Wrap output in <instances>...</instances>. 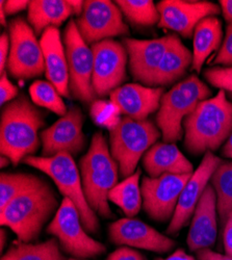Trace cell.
Wrapping results in <instances>:
<instances>
[{
  "label": "cell",
  "instance_id": "6",
  "mask_svg": "<svg viewBox=\"0 0 232 260\" xmlns=\"http://www.w3.org/2000/svg\"><path fill=\"white\" fill-rule=\"evenodd\" d=\"M22 162L45 173L54 181L64 198H68L76 206L81 223L89 233H96L99 230L98 218L84 196L80 172L72 155L68 153L50 157L32 155Z\"/></svg>",
  "mask_w": 232,
  "mask_h": 260
},
{
  "label": "cell",
  "instance_id": "32",
  "mask_svg": "<svg viewBox=\"0 0 232 260\" xmlns=\"http://www.w3.org/2000/svg\"><path fill=\"white\" fill-rule=\"evenodd\" d=\"M90 115L98 126L108 128L109 130L116 127L121 121V112L119 107L111 100H96L93 102L91 105Z\"/></svg>",
  "mask_w": 232,
  "mask_h": 260
},
{
  "label": "cell",
  "instance_id": "17",
  "mask_svg": "<svg viewBox=\"0 0 232 260\" xmlns=\"http://www.w3.org/2000/svg\"><path fill=\"white\" fill-rule=\"evenodd\" d=\"M110 240L115 245L131 247L155 253H168L176 243L146 223L134 219H120L110 225Z\"/></svg>",
  "mask_w": 232,
  "mask_h": 260
},
{
  "label": "cell",
  "instance_id": "15",
  "mask_svg": "<svg viewBox=\"0 0 232 260\" xmlns=\"http://www.w3.org/2000/svg\"><path fill=\"white\" fill-rule=\"evenodd\" d=\"M156 7L160 15L157 26L176 31L186 39L194 36L200 21L222 12L217 4L210 2L162 0Z\"/></svg>",
  "mask_w": 232,
  "mask_h": 260
},
{
  "label": "cell",
  "instance_id": "27",
  "mask_svg": "<svg viewBox=\"0 0 232 260\" xmlns=\"http://www.w3.org/2000/svg\"><path fill=\"white\" fill-rule=\"evenodd\" d=\"M141 174V170H137L132 175L126 177L113 187L109 193V200L120 207L127 215V218L137 215L143 205L142 189L140 186Z\"/></svg>",
  "mask_w": 232,
  "mask_h": 260
},
{
  "label": "cell",
  "instance_id": "25",
  "mask_svg": "<svg viewBox=\"0 0 232 260\" xmlns=\"http://www.w3.org/2000/svg\"><path fill=\"white\" fill-rule=\"evenodd\" d=\"M194 49L192 69L201 72L204 62L217 51L222 43L223 30L221 20L215 16L207 17L200 21L194 31Z\"/></svg>",
  "mask_w": 232,
  "mask_h": 260
},
{
  "label": "cell",
  "instance_id": "2",
  "mask_svg": "<svg viewBox=\"0 0 232 260\" xmlns=\"http://www.w3.org/2000/svg\"><path fill=\"white\" fill-rule=\"evenodd\" d=\"M184 147L194 155L213 152L232 133V102L226 92L201 101L183 121Z\"/></svg>",
  "mask_w": 232,
  "mask_h": 260
},
{
  "label": "cell",
  "instance_id": "3",
  "mask_svg": "<svg viewBox=\"0 0 232 260\" xmlns=\"http://www.w3.org/2000/svg\"><path fill=\"white\" fill-rule=\"evenodd\" d=\"M84 196L91 208L104 219H112L109 193L118 184L120 168L101 132L96 133L88 152L79 161Z\"/></svg>",
  "mask_w": 232,
  "mask_h": 260
},
{
  "label": "cell",
  "instance_id": "10",
  "mask_svg": "<svg viewBox=\"0 0 232 260\" xmlns=\"http://www.w3.org/2000/svg\"><path fill=\"white\" fill-rule=\"evenodd\" d=\"M69 68V86L73 97L83 103L96 101L92 76L94 56L92 49L80 36L76 22L69 21L62 36Z\"/></svg>",
  "mask_w": 232,
  "mask_h": 260
},
{
  "label": "cell",
  "instance_id": "19",
  "mask_svg": "<svg viewBox=\"0 0 232 260\" xmlns=\"http://www.w3.org/2000/svg\"><path fill=\"white\" fill-rule=\"evenodd\" d=\"M217 196L212 184L205 188L194 211L186 243L192 252L212 248L218 236Z\"/></svg>",
  "mask_w": 232,
  "mask_h": 260
},
{
  "label": "cell",
  "instance_id": "14",
  "mask_svg": "<svg viewBox=\"0 0 232 260\" xmlns=\"http://www.w3.org/2000/svg\"><path fill=\"white\" fill-rule=\"evenodd\" d=\"M84 117L80 108L71 105L65 116L40 134L42 156L50 157L59 153L77 155L86 145L83 134Z\"/></svg>",
  "mask_w": 232,
  "mask_h": 260
},
{
  "label": "cell",
  "instance_id": "31",
  "mask_svg": "<svg viewBox=\"0 0 232 260\" xmlns=\"http://www.w3.org/2000/svg\"><path fill=\"white\" fill-rule=\"evenodd\" d=\"M30 99L34 104L45 107L50 112L62 117L68 112L67 106L62 101L60 94L55 86L49 81L37 80L29 88Z\"/></svg>",
  "mask_w": 232,
  "mask_h": 260
},
{
  "label": "cell",
  "instance_id": "29",
  "mask_svg": "<svg viewBox=\"0 0 232 260\" xmlns=\"http://www.w3.org/2000/svg\"><path fill=\"white\" fill-rule=\"evenodd\" d=\"M45 182L44 179L27 173H6L0 176V210L19 194Z\"/></svg>",
  "mask_w": 232,
  "mask_h": 260
},
{
  "label": "cell",
  "instance_id": "50",
  "mask_svg": "<svg viewBox=\"0 0 232 260\" xmlns=\"http://www.w3.org/2000/svg\"><path fill=\"white\" fill-rule=\"evenodd\" d=\"M230 95V98H232V94H229Z\"/></svg>",
  "mask_w": 232,
  "mask_h": 260
},
{
  "label": "cell",
  "instance_id": "9",
  "mask_svg": "<svg viewBox=\"0 0 232 260\" xmlns=\"http://www.w3.org/2000/svg\"><path fill=\"white\" fill-rule=\"evenodd\" d=\"M11 50L7 70L16 79L27 80L45 72L43 50L32 27L23 18L13 19L10 25Z\"/></svg>",
  "mask_w": 232,
  "mask_h": 260
},
{
  "label": "cell",
  "instance_id": "7",
  "mask_svg": "<svg viewBox=\"0 0 232 260\" xmlns=\"http://www.w3.org/2000/svg\"><path fill=\"white\" fill-rule=\"evenodd\" d=\"M160 136V130L151 121H138L128 117L121 119L110 130L111 153L124 178L134 174L140 158L156 144Z\"/></svg>",
  "mask_w": 232,
  "mask_h": 260
},
{
  "label": "cell",
  "instance_id": "24",
  "mask_svg": "<svg viewBox=\"0 0 232 260\" xmlns=\"http://www.w3.org/2000/svg\"><path fill=\"white\" fill-rule=\"evenodd\" d=\"M27 20L37 36H42L47 28H58L73 15L68 0H32L29 2Z\"/></svg>",
  "mask_w": 232,
  "mask_h": 260
},
{
  "label": "cell",
  "instance_id": "37",
  "mask_svg": "<svg viewBox=\"0 0 232 260\" xmlns=\"http://www.w3.org/2000/svg\"><path fill=\"white\" fill-rule=\"evenodd\" d=\"M11 50V39L10 35L4 32L0 37V73L6 72V67L8 63V58Z\"/></svg>",
  "mask_w": 232,
  "mask_h": 260
},
{
  "label": "cell",
  "instance_id": "36",
  "mask_svg": "<svg viewBox=\"0 0 232 260\" xmlns=\"http://www.w3.org/2000/svg\"><path fill=\"white\" fill-rule=\"evenodd\" d=\"M107 260H145L144 256L128 247H121L109 255Z\"/></svg>",
  "mask_w": 232,
  "mask_h": 260
},
{
  "label": "cell",
  "instance_id": "40",
  "mask_svg": "<svg viewBox=\"0 0 232 260\" xmlns=\"http://www.w3.org/2000/svg\"><path fill=\"white\" fill-rule=\"evenodd\" d=\"M196 253L198 260H232V256L221 254L210 249H203Z\"/></svg>",
  "mask_w": 232,
  "mask_h": 260
},
{
  "label": "cell",
  "instance_id": "39",
  "mask_svg": "<svg viewBox=\"0 0 232 260\" xmlns=\"http://www.w3.org/2000/svg\"><path fill=\"white\" fill-rule=\"evenodd\" d=\"M3 4L7 15H14L24 10H28L29 2L26 0H7V2H0Z\"/></svg>",
  "mask_w": 232,
  "mask_h": 260
},
{
  "label": "cell",
  "instance_id": "4",
  "mask_svg": "<svg viewBox=\"0 0 232 260\" xmlns=\"http://www.w3.org/2000/svg\"><path fill=\"white\" fill-rule=\"evenodd\" d=\"M57 207L56 194L45 181L19 194L2 209L0 223L3 227L11 228L19 241L31 243L37 240Z\"/></svg>",
  "mask_w": 232,
  "mask_h": 260
},
{
  "label": "cell",
  "instance_id": "34",
  "mask_svg": "<svg viewBox=\"0 0 232 260\" xmlns=\"http://www.w3.org/2000/svg\"><path fill=\"white\" fill-rule=\"evenodd\" d=\"M214 64H219L226 68H232V22L228 23L226 28V36L223 45L219 50L216 58L213 61Z\"/></svg>",
  "mask_w": 232,
  "mask_h": 260
},
{
  "label": "cell",
  "instance_id": "35",
  "mask_svg": "<svg viewBox=\"0 0 232 260\" xmlns=\"http://www.w3.org/2000/svg\"><path fill=\"white\" fill-rule=\"evenodd\" d=\"M19 95V90L15 84L11 82L7 72L2 74L0 78V103L5 106L7 103L16 99Z\"/></svg>",
  "mask_w": 232,
  "mask_h": 260
},
{
  "label": "cell",
  "instance_id": "38",
  "mask_svg": "<svg viewBox=\"0 0 232 260\" xmlns=\"http://www.w3.org/2000/svg\"><path fill=\"white\" fill-rule=\"evenodd\" d=\"M223 243L224 250L227 255L232 256V212L227 216V220L224 224L223 232Z\"/></svg>",
  "mask_w": 232,
  "mask_h": 260
},
{
  "label": "cell",
  "instance_id": "5",
  "mask_svg": "<svg viewBox=\"0 0 232 260\" xmlns=\"http://www.w3.org/2000/svg\"><path fill=\"white\" fill-rule=\"evenodd\" d=\"M212 91L197 76L191 75L164 93L156 115V124L163 142L176 143L183 136L182 123L198 104L208 99Z\"/></svg>",
  "mask_w": 232,
  "mask_h": 260
},
{
  "label": "cell",
  "instance_id": "11",
  "mask_svg": "<svg viewBox=\"0 0 232 260\" xmlns=\"http://www.w3.org/2000/svg\"><path fill=\"white\" fill-rule=\"evenodd\" d=\"M122 15L119 7L110 0H88L75 22L84 42L94 45L114 37L128 35L129 28Z\"/></svg>",
  "mask_w": 232,
  "mask_h": 260
},
{
  "label": "cell",
  "instance_id": "47",
  "mask_svg": "<svg viewBox=\"0 0 232 260\" xmlns=\"http://www.w3.org/2000/svg\"><path fill=\"white\" fill-rule=\"evenodd\" d=\"M10 162H12V161H11V159L9 157L2 155V169L8 167L10 165Z\"/></svg>",
  "mask_w": 232,
  "mask_h": 260
},
{
  "label": "cell",
  "instance_id": "18",
  "mask_svg": "<svg viewBox=\"0 0 232 260\" xmlns=\"http://www.w3.org/2000/svg\"><path fill=\"white\" fill-rule=\"evenodd\" d=\"M173 36L154 40H136L126 38L123 45L129 57V70L132 77L145 85L153 86L159 63L170 47Z\"/></svg>",
  "mask_w": 232,
  "mask_h": 260
},
{
  "label": "cell",
  "instance_id": "23",
  "mask_svg": "<svg viewBox=\"0 0 232 260\" xmlns=\"http://www.w3.org/2000/svg\"><path fill=\"white\" fill-rule=\"evenodd\" d=\"M191 63H193V52L182 44L177 36H174L156 70L153 86L162 88L176 82L184 76Z\"/></svg>",
  "mask_w": 232,
  "mask_h": 260
},
{
  "label": "cell",
  "instance_id": "12",
  "mask_svg": "<svg viewBox=\"0 0 232 260\" xmlns=\"http://www.w3.org/2000/svg\"><path fill=\"white\" fill-rule=\"evenodd\" d=\"M94 56L92 83L97 97L111 95L126 80L128 53L125 46L113 39L91 47Z\"/></svg>",
  "mask_w": 232,
  "mask_h": 260
},
{
  "label": "cell",
  "instance_id": "41",
  "mask_svg": "<svg viewBox=\"0 0 232 260\" xmlns=\"http://www.w3.org/2000/svg\"><path fill=\"white\" fill-rule=\"evenodd\" d=\"M220 6L226 22H232V0H221Z\"/></svg>",
  "mask_w": 232,
  "mask_h": 260
},
{
  "label": "cell",
  "instance_id": "16",
  "mask_svg": "<svg viewBox=\"0 0 232 260\" xmlns=\"http://www.w3.org/2000/svg\"><path fill=\"white\" fill-rule=\"evenodd\" d=\"M221 162L222 159L210 151L204 154L200 166L194 171L180 194L175 213L168 226L167 234H177L193 218L197 204Z\"/></svg>",
  "mask_w": 232,
  "mask_h": 260
},
{
  "label": "cell",
  "instance_id": "21",
  "mask_svg": "<svg viewBox=\"0 0 232 260\" xmlns=\"http://www.w3.org/2000/svg\"><path fill=\"white\" fill-rule=\"evenodd\" d=\"M40 44L44 55L46 78L55 86L60 96L69 98V68L59 29L56 27L47 28L41 36Z\"/></svg>",
  "mask_w": 232,
  "mask_h": 260
},
{
  "label": "cell",
  "instance_id": "43",
  "mask_svg": "<svg viewBox=\"0 0 232 260\" xmlns=\"http://www.w3.org/2000/svg\"><path fill=\"white\" fill-rule=\"evenodd\" d=\"M84 3L86 2H81V0H68V4L72 9L73 15L79 17L82 14L84 9Z\"/></svg>",
  "mask_w": 232,
  "mask_h": 260
},
{
  "label": "cell",
  "instance_id": "28",
  "mask_svg": "<svg viewBox=\"0 0 232 260\" xmlns=\"http://www.w3.org/2000/svg\"><path fill=\"white\" fill-rule=\"evenodd\" d=\"M209 183L215 189L218 214L221 225L224 226L227 216L232 212V161H222Z\"/></svg>",
  "mask_w": 232,
  "mask_h": 260
},
{
  "label": "cell",
  "instance_id": "26",
  "mask_svg": "<svg viewBox=\"0 0 232 260\" xmlns=\"http://www.w3.org/2000/svg\"><path fill=\"white\" fill-rule=\"evenodd\" d=\"M2 260H67L55 237L42 243L16 241L3 255Z\"/></svg>",
  "mask_w": 232,
  "mask_h": 260
},
{
  "label": "cell",
  "instance_id": "44",
  "mask_svg": "<svg viewBox=\"0 0 232 260\" xmlns=\"http://www.w3.org/2000/svg\"><path fill=\"white\" fill-rule=\"evenodd\" d=\"M0 249H2V253H4V249L6 246V240H8V233L5 228H2L0 230Z\"/></svg>",
  "mask_w": 232,
  "mask_h": 260
},
{
  "label": "cell",
  "instance_id": "33",
  "mask_svg": "<svg viewBox=\"0 0 232 260\" xmlns=\"http://www.w3.org/2000/svg\"><path fill=\"white\" fill-rule=\"evenodd\" d=\"M204 77L215 88H218L225 92L227 91L229 94H232V68H208L204 72Z\"/></svg>",
  "mask_w": 232,
  "mask_h": 260
},
{
  "label": "cell",
  "instance_id": "48",
  "mask_svg": "<svg viewBox=\"0 0 232 260\" xmlns=\"http://www.w3.org/2000/svg\"><path fill=\"white\" fill-rule=\"evenodd\" d=\"M224 156H226V157H229V158H231V159H232V151H231V152H229V153L225 154Z\"/></svg>",
  "mask_w": 232,
  "mask_h": 260
},
{
  "label": "cell",
  "instance_id": "20",
  "mask_svg": "<svg viewBox=\"0 0 232 260\" xmlns=\"http://www.w3.org/2000/svg\"><path fill=\"white\" fill-rule=\"evenodd\" d=\"M163 88H151L138 83L121 85L110 97L121 115L134 120H147L148 116L159 110Z\"/></svg>",
  "mask_w": 232,
  "mask_h": 260
},
{
  "label": "cell",
  "instance_id": "42",
  "mask_svg": "<svg viewBox=\"0 0 232 260\" xmlns=\"http://www.w3.org/2000/svg\"><path fill=\"white\" fill-rule=\"evenodd\" d=\"M155 260H196V259L191 255L185 253L182 249H179L165 258H156Z\"/></svg>",
  "mask_w": 232,
  "mask_h": 260
},
{
  "label": "cell",
  "instance_id": "45",
  "mask_svg": "<svg viewBox=\"0 0 232 260\" xmlns=\"http://www.w3.org/2000/svg\"><path fill=\"white\" fill-rule=\"evenodd\" d=\"M231 151H232V133H231L230 137L228 138V140H227V142H226V144L223 148V155L231 152Z\"/></svg>",
  "mask_w": 232,
  "mask_h": 260
},
{
  "label": "cell",
  "instance_id": "1",
  "mask_svg": "<svg viewBox=\"0 0 232 260\" xmlns=\"http://www.w3.org/2000/svg\"><path fill=\"white\" fill-rule=\"evenodd\" d=\"M44 114L24 94L7 103L0 120V151L14 166L32 156L40 147L39 132Z\"/></svg>",
  "mask_w": 232,
  "mask_h": 260
},
{
  "label": "cell",
  "instance_id": "22",
  "mask_svg": "<svg viewBox=\"0 0 232 260\" xmlns=\"http://www.w3.org/2000/svg\"><path fill=\"white\" fill-rule=\"evenodd\" d=\"M143 166L149 177L164 174L184 175L194 173V167L173 143H156L143 157Z\"/></svg>",
  "mask_w": 232,
  "mask_h": 260
},
{
  "label": "cell",
  "instance_id": "46",
  "mask_svg": "<svg viewBox=\"0 0 232 260\" xmlns=\"http://www.w3.org/2000/svg\"><path fill=\"white\" fill-rule=\"evenodd\" d=\"M6 11L5 8L3 6V4L0 3V21H2V25L3 26H7V19H6Z\"/></svg>",
  "mask_w": 232,
  "mask_h": 260
},
{
  "label": "cell",
  "instance_id": "8",
  "mask_svg": "<svg viewBox=\"0 0 232 260\" xmlns=\"http://www.w3.org/2000/svg\"><path fill=\"white\" fill-rule=\"evenodd\" d=\"M46 231L56 238L62 251L75 258H91L107 251L88 234L76 206L68 198L62 199Z\"/></svg>",
  "mask_w": 232,
  "mask_h": 260
},
{
  "label": "cell",
  "instance_id": "13",
  "mask_svg": "<svg viewBox=\"0 0 232 260\" xmlns=\"http://www.w3.org/2000/svg\"><path fill=\"white\" fill-rule=\"evenodd\" d=\"M192 174H164L156 178H143V207L150 219L159 223L172 220L180 194Z\"/></svg>",
  "mask_w": 232,
  "mask_h": 260
},
{
  "label": "cell",
  "instance_id": "49",
  "mask_svg": "<svg viewBox=\"0 0 232 260\" xmlns=\"http://www.w3.org/2000/svg\"><path fill=\"white\" fill-rule=\"evenodd\" d=\"M69 260H84V259H78V258H71Z\"/></svg>",
  "mask_w": 232,
  "mask_h": 260
},
{
  "label": "cell",
  "instance_id": "30",
  "mask_svg": "<svg viewBox=\"0 0 232 260\" xmlns=\"http://www.w3.org/2000/svg\"><path fill=\"white\" fill-rule=\"evenodd\" d=\"M115 4L129 22L139 26L158 24L160 15L152 0H117Z\"/></svg>",
  "mask_w": 232,
  "mask_h": 260
}]
</instances>
